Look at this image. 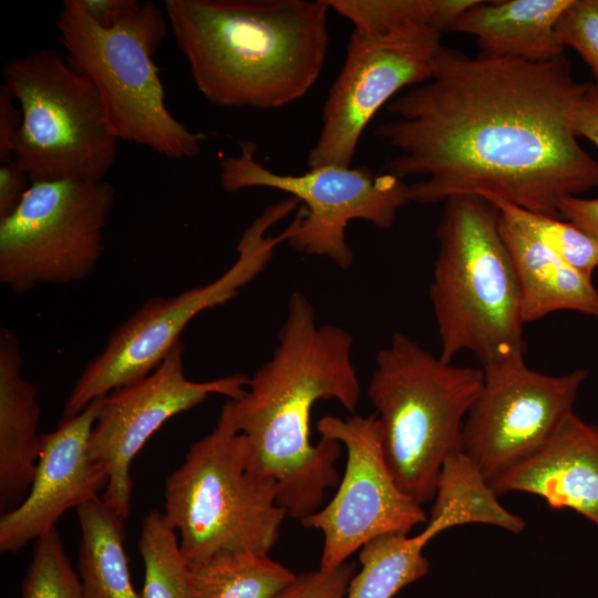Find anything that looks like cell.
<instances>
[{
	"label": "cell",
	"mask_w": 598,
	"mask_h": 598,
	"mask_svg": "<svg viewBox=\"0 0 598 598\" xmlns=\"http://www.w3.org/2000/svg\"><path fill=\"white\" fill-rule=\"evenodd\" d=\"M22 123L13 159L31 183L105 179L118 138L93 83L62 51L41 48L3 63Z\"/></svg>",
	"instance_id": "8"
},
{
	"label": "cell",
	"mask_w": 598,
	"mask_h": 598,
	"mask_svg": "<svg viewBox=\"0 0 598 598\" xmlns=\"http://www.w3.org/2000/svg\"><path fill=\"white\" fill-rule=\"evenodd\" d=\"M482 370L483 384L464 423L461 452L491 483L538 451L575 412L588 370L546 374L524 359Z\"/></svg>",
	"instance_id": "14"
},
{
	"label": "cell",
	"mask_w": 598,
	"mask_h": 598,
	"mask_svg": "<svg viewBox=\"0 0 598 598\" xmlns=\"http://www.w3.org/2000/svg\"><path fill=\"white\" fill-rule=\"evenodd\" d=\"M81 528L79 576L83 598H142L125 553V520L97 496L76 508Z\"/></svg>",
	"instance_id": "22"
},
{
	"label": "cell",
	"mask_w": 598,
	"mask_h": 598,
	"mask_svg": "<svg viewBox=\"0 0 598 598\" xmlns=\"http://www.w3.org/2000/svg\"><path fill=\"white\" fill-rule=\"evenodd\" d=\"M480 516L478 504L467 492H439L422 532L382 535L360 548V571L351 578L344 598H393L429 573L423 551L434 537L454 526L477 524Z\"/></svg>",
	"instance_id": "18"
},
{
	"label": "cell",
	"mask_w": 598,
	"mask_h": 598,
	"mask_svg": "<svg viewBox=\"0 0 598 598\" xmlns=\"http://www.w3.org/2000/svg\"><path fill=\"white\" fill-rule=\"evenodd\" d=\"M573 1L476 0L447 31L475 37L485 55L545 62L564 54L556 27Z\"/></svg>",
	"instance_id": "20"
},
{
	"label": "cell",
	"mask_w": 598,
	"mask_h": 598,
	"mask_svg": "<svg viewBox=\"0 0 598 598\" xmlns=\"http://www.w3.org/2000/svg\"><path fill=\"white\" fill-rule=\"evenodd\" d=\"M101 399L74 416L62 417L54 431L42 434V451L27 496L1 515L2 553H16L38 539L55 527L68 509H76L106 487L107 473L90 454Z\"/></svg>",
	"instance_id": "16"
},
{
	"label": "cell",
	"mask_w": 598,
	"mask_h": 598,
	"mask_svg": "<svg viewBox=\"0 0 598 598\" xmlns=\"http://www.w3.org/2000/svg\"><path fill=\"white\" fill-rule=\"evenodd\" d=\"M585 85L565 54L527 62L443 47L375 135L398 152L389 173L419 177L410 203L472 195L561 218L564 198L598 187V162L574 130Z\"/></svg>",
	"instance_id": "1"
},
{
	"label": "cell",
	"mask_w": 598,
	"mask_h": 598,
	"mask_svg": "<svg viewBox=\"0 0 598 598\" xmlns=\"http://www.w3.org/2000/svg\"><path fill=\"white\" fill-rule=\"evenodd\" d=\"M184 344L179 340L147 375L101 399L91 439V457L109 476L102 501L124 519L131 512V464L147 440L171 417L203 403L212 394L237 399L249 378L231 374L209 381H192L184 371Z\"/></svg>",
	"instance_id": "15"
},
{
	"label": "cell",
	"mask_w": 598,
	"mask_h": 598,
	"mask_svg": "<svg viewBox=\"0 0 598 598\" xmlns=\"http://www.w3.org/2000/svg\"><path fill=\"white\" fill-rule=\"evenodd\" d=\"M16 333L0 330V505L4 513L27 496L42 451L37 386L22 375Z\"/></svg>",
	"instance_id": "19"
},
{
	"label": "cell",
	"mask_w": 598,
	"mask_h": 598,
	"mask_svg": "<svg viewBox=\"0 0 598 598\" xmlns=\"http://www.w3.org/2000/svg\"><path fill=\"white\" fill-rule=\"evenodd\" d=\"M561 45L575 50L598 84V0H574L556 27Z\"/></svg>",
	"instance_id": "28"
},
{
	"label": "cell",
	"mask_w": 598,
	"mask_h": 598,
	"mask_svg": "<svg viewBox=\"0 0 598 598\" xmlns=\"http://www.w3.org/2000/svg\"><path fill=\"white\" fill-rule=\"evenodd\" d=\"M482 384V368L445 362L402 332L378 351L367 394L390 472L417 504L434 499L445 461L461 452Z\"/></svg>",
	"instance_id": "5"
},
{
	"label": "cell",
	"mask_w": 598,
	"mask_h": 598,
	"mask_svg": "<svg viewBox=\"0 0 598 598\" xmlns=\"http://www.w3.org/2000/svg\"><path fill=\"white\" fill-rule=\"evenodd\" d=\"M317 431L321 437L338 441L347 452L334 496L300 520L303 527L322 534L320 569H336L373 538L409 534L427 522L422 505L402 491L390 472L375 413L348 417L328 414L319 419Z\"/></svg>",
	"instance_id": "13"
},
{
	"label": "cell",
	"mask_w": 598,
	"mask_h": 598,
	"mask_svg": "<svg viewBox=\"0 0 598 598\" xmlns=\"http://www.w3.org/2000/svg\"><path fill=\"white\" fill-rule=\"evenodd\" d=\"M137 547L144 564L142 598H193L189 568L163 513L144 517Z\"/></svg>",
	"instance_id": "25"
},
{
	"label": "cell",
	"mask_w": 598,
	"mask_h": 598,
	"mask_svg": "<svg viewBox=\"0 0 598 598\" xmlns=\"http://www.w3.org/2000/svg\"><path fill=\"white\" fill-rule=\"evenodd\" d=\"M355 574L354 564L344 563L332 570H313L297 575L278 598H344Z\"/></svg>",
	"instance_id": "29"
},
{
	"label": "cell",
	"mask_w": 598,
	"mask_h": 598,
	"mask_svg": "<svg viewBox=\"0 0 598 598\" xmlns=\"http://www.w3.org/2000/svg\"><path fill=\"white\" fill-rule=\"evenodd\" d=\"M70 65L99 92L118 141L168 159L200 153L206 135L189 130L168 110L154 55L169 31L163 7L138 6L114 28L100 27L82 0H64L55 21Z\"/></svg>",
	"instance_id": "6"
},
{
	"label": "cell",
	"mask_w": 598,
	"mask_h": 598,
	"mask_svg": "<svg viewBox=\"0 0 598 598\" xmlns=\"http://www.w3.org/2000/svg\"><path fill=\"white\" fill-rule=\"evenodd\" d=\"M429 288L445 362L472 352L481 368L524 359L526 343L514 267L499 210L472 195L445 200Z\"/></svg>",
	"instance_id": "4"
},
{
	"label": "cell",
	"mask_w": 598,
	"mask_h": 598,
	"mask_svg": "<svg viewBox=\"0 0 598 598\" xmlns=\"http://www.w3.org/2000/svg\"><path fill=\"white\" fill-rule=\"evenodd\" d=\"M21 598H83L80 576L64 551L56 527L37 539L21 585Z\"/></svg>",
	"instance_id": "27"
},
{
	"label": "cell",
	"mask_w": 598,
	"mask_h": 598,
	"mask_svg": "<svg viewBox=\"0 0 598 598\" xmlns=\"http://www.w3.org/2000/svg\"><path fill=\"white\" fill-rule=\"evenodd\" d=\"M193 598H278L297 575L269 555L225 554L189 569Z\"/></svg>",
	"instance_id": "23"
},
{
	"label": "cell",
	"mask_w": 598,
	"mask_h": 598,
	"mask_svg": "<svg viewBox=\"0 0 598 598\" xmlns=\"http://www.w3.org/2000/svg\"><path fill=\"white\" fill-rule=\"evenodd\" d=\"M441 34L417 22L377 35L351 32L346 60L322 107L308 168L351 166L363 131L377 112L404 87L430 79L443 48Z\"/></svg>",
	"instance_id": "12"
},
{
	"label": "cell",
	"mask_w": 598,
	"mask_h": 598,
	"mask_svg": "<svg viewBox=\"0 0 598 598\" xmlns=\"http://www.w3.org/2000/svg\"><path fill=\"white\" fill-rule=\"evenodd\" d=\"M239 154L220 162V184L228 193L270 188L288 193L302 205L293 218L289 245L298 252L323 257L342 270L353 264L347 240L352 220L391 228L399 210L410 203L409 184L391 173L362 167L323 165L300 175L268 169L256 159L257 145L241 140Z\"/></svg>",
	"instance_id": "11"
},
{
	"label": "cell",
	"mask_w": 598,
	"mask_h": 598,
	"mask_svg": "<svg viewBox=\"0 0 598 598\" xmlns=\"http://www.w3.org/2000/svg\"><path fill=\"white\" fill-rule=\"evenodd\" d=\"M488 484L497 497L532 494L598 527V424L573 412L538 451Z\"/></svg>",
	"instance_id": "17"
},
{
	"label": "cell",
	"mask_w": 598,
	"mask_h": 598,
	"mask_svg": "<svg viewBox=\"0 0 598 598\" xmlns=\"http://www.w3.org/2000/svg\"><path fill=\"white\" fill-rule=\"evenodd\" d=\"M353 342L342 327L319 324L309 298L291 292L271 358L217 419L246 436L248 470L275 482L287 517L301 520L317 512L338 485L342 445L326 437L313 444L310 417L320 400H336L355 412L362 391Z\"/></svg>",
	"instance_id": "2"
},
{
	"label": "cell",
	"mask_w": 598,
	"mask_h": 598,
	"mask_svg": "<svg viewBox=\"0 0 598 598\" xmlns=\"http://www.w3.org/2000/svg\"><path fill=\"white\" fill-rule=\"evenodd\" d=\"M499 228L514 267L525 324L565 310L598 318V289L591 278L506 221L501 214Z\"/></svg>",
	"instance_id": "21"
},
{
	"label": "cell",
	"mask_w": 598,
	"mask_h": 598,
	"mask_svg": "<svg viewBox=\"0 0 598 598\" xmlns=\"http://www.w3.org/2000/svg\"><path fill=\"white\" fill-rule=\"evenodd\" d=\"M558 209L561 218L577 225L598 241V196L567 197L560 202Z\"/></svg>",
	"instance_id": "33"
},
{
	"label": "cell",
	"mask_w": 598,
	"mask_h": 598,
	"mask_svg": "<svg viewBox=\"0 0 598 598\" xmlns=\"http://www.w3.org/2000/svg\"><path fill=\"white\" fill-rule=\"evenodd\" d=\"M28 174L14 162L0 164V220L10 216L21 203L28 187Z\"/></svg>",
	"instance_id": "31"
},
{
	"label": "cell",
	"mask_w": 598,
	"mask_h": 598,
	"mask_svg": "<svg viewBox=\"0 0 598 598\" xmlns=\"http://www.w3.org/2000/svg\"><path fill=\"white\" fill-rule=\"evenodd\" d=\"M331 10L367 35L385 33L409 22L424 23L441 33L476 0H327Z\"/></svg>",
	"instance_id": "24"
},
{
	"label": "cell",
	"mask_w": 598,
	"mask_h": 598,
	"mask_svg": "<svg viewBox=\"0 0 598 598\" xmlns=\"http://www.w3.org/2000/svg\"><path fill=\"white\" fill-rule=\"evenodd\" d=\"M502 218L530 236L585 276L598 268V241L577 225L536 214L503 200H491Z\"/></svg>",
	"instance_id": "26"
},
{
	"label": "cell",
	"mask_w": 598,
	"mask_h": 598,
	"mask_svg": "<svg viewBox=\"0 0 598 598\" xmlns=\"http://www.w3.org/2000/svg\"><path fill=\"white\" fill-rule=\"evenodd\" d=\"M298 205L289 197L257 216L237 243L236 260L215 280L175 296L152 297L137 308L84 367L64 403L62 417L74 416L94 400L151 373L182 340L184 329L196 316L234 299L256 279L277 247L288 243L295 226L291 221L279 235H271L270 229L298 210Z\"/></svg>",
	"instance_id": "9"
},
{
	"label": "cell",
	"mask_w": 598,
	"mask_h": 598,
	"mask_svg": "<svg viewBox=\"0 0 598 598\" xmlns=\"http://www.w3.org/2000/svg\"><path fill=\"white\" fill-rule=\"evenodd\" d=\"M114 199L106 179L31 183L0 220V282L24 293L86 278L102 258Z\"/></svg>",
	"instance_id": "10"
},
{
	"label": "cell",
	"mask_w": 598,
	"mask_h": 598,
	"mask_svg": "<svg viewBox=\"0 0 598 598\" xmlns=\"http://www.w3.org/2000/svg\"><path fill=\"white\" fill-rule=\"evenodd\" d=\"M91 18L102 28L111 29L127 17L137 0H82Z\"/></svg>",
	"instance_id": "34"
},
{
	"label": "cell",
	"mask_w": 598,
	"mask_h": 598,
	"mask_svg": "<svg viewBox=\"0 0 598 598\" xmlns=\"http://www.w3.org/2000/svg\"><path fill=\"white\" fill-rule=\"evenodd\" d=\"M163 8L197 90L213 105H289L324 65L327 0H165Z\"/></svg>",
	"instance_id": "3"
},
{
	"label": "cell",
	"mask_w": 598,
	"mask_h": 598,
	"mask_svg": "<svg viewBox=\"0 0 598 598\" xmlns=\"http://www.w3.org/2000/svg\"><path fill=\"white\" fill-rule=\"evenodd\" d=\"M574 130L598 148V84L586 83L575 110Z\"/></svg>",
	"instance_id": "32"
},
{
	"label": "cell",
	"mask_w": 598,
	"mask_h": 598,
	"mask_svg": "<svg viewBox=\"0 0 598 598\" xmlns=\"http://www.w3.org/2000/svg\"><path fill=\"white\" fill-rule=\"evenodd\" d=\"M4 84L0 85V164L13 159V151L22 123L21 111Z\"/></svg>",
	"instance_id": "30"
},
{
	"label": "cell",
	"mask_w": 598,
	"mask_h": 598,
	"mask_svg": "<svg viewBox=\"0 0 598 598\" xmlns=\"http://www.w3.org/2000/svg\"><path fill=\"white\" fill-rule=\"evenodd\" d=\"M244 434L217 423L167 477L164 516L189 569L225 554L269 555L287 517L274 481L248 470Z\"/></svg>",
	"instance_id": "7"
}]
</instances>
